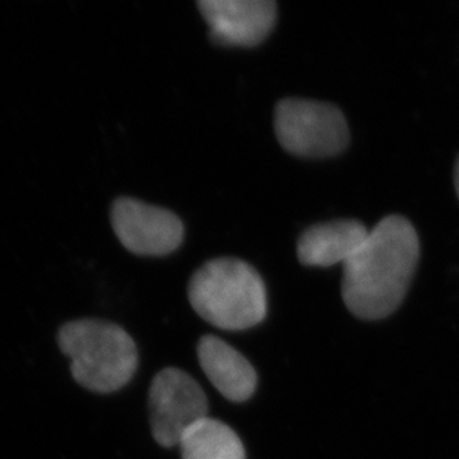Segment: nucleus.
<instances>
[{"label":"nucleus","instance_id":"nucleus-1","mask_svg":"<svg viewBox=\"0 0 459 459\" xmlns=\"http://www.w3.org/2000/svg\"><path fill=\"white\" fill-rule=\"evenodd\" d=\"M420 259V238L408 219H382L343 264L342 298L361 320L391 316L408 293Z\"/></svg>","mask_w":459,"mask_h":459},{"label":"nucleus","instance_id":"nucleus-2","mask_svg":"<svg viewBox=\"0 0 459 459\" xmlns=\"http://www.w3.org/2000/svg\"><path fill=\"white\" fill-rule=\"evenodd\" d=\"M187 295L196 314L217 329H252L268 312L266 287L244 260L212 259L192 275Z\"/></svg>","mask_w":459,"mask_h":459},{"label":"nucleus","instance_id":"nucleus-3","mask_svg":"<svg viewBox=\"0 0 459 459\" xmlns=\"http://www.w3.org/2000/svg\"><path fill=\"white\" fill-rule=\"evenodd\" d=\"M58 345L72 361L79 385L101 394L121 390L139 366L135 342L121 325L108 321H70L58 332Z\"/></svg>","mask_w":459,"mask_h":459},{"label":"nucleus","instance_id":"nucleus-4","mask_svg":"<svg viewBox=\"0 0 459 459\" xmlns=\"http://www.w3.org/2000/svg\"><path fill=\"white\" fill-rule=\"evenodd\" d=\"M275 134L287 152L304 158L338 155L350 142L347 121L336 106L302 99L277 104Z\"/></svg>","mask_w":459,"mask_h":459},{"label":"nucleus","instance_id":"nucleus-5","mask_svg":"<svg viewBox=\"0 0 459 459\" xmlns=\"http://www.w3.org/2000/svg\"><path fill=\"white\" fill-rule=\"evenodd\" d=\"M149 415L156 443L178 446L187 429L208 418L207 395L191 375L180 368H164L151 384Z\"/></svg>","mask_w":459,"mask_h":459},{"label":"nucleus","instance_id":"nucleus-6","mask_svg":"<svg viewBox=\"0 0 459 459\" xmlns=\"http://www.w3.org/2000/svg\"><path fill=\"white\" fill-rule=\"evenodd\" d=\"M110 221L122 246L137 255H169L185 238V226L173 212L134 198L115 201Z\"/></svg>","mask_w":459,"mask_h":459},{"label":"nucleus","instance_id":"nucleus-7","mask_svg":"<svg viewBox=\"0 0 459 459\" xmlns=\"http://www.w3.org/2000/svg\"><path fill=\"white\" fill-rule=\"evenodd\" d=\"M198 8L212 40L226 47L262 44L277 22L273 0H200Z\"/></svg>","mask_w":459,"mask_h":459},{"label":"nucleus","instance_id":"nucleus-8","mask_svg":"<svg viewBox=\"0 0 459 459\" xmlns=\"http://www.w3.org/2000/svg\"><path fill=\"white\" fill-rule=\"evenodd\" d=\"M198 361L208 381L230 402L243 403L255 394L257 373L252 363L221 338L212 334L201 338Z\"/></svg>","mask_w":459,"mask_h":459},{"label":"nucleus","instance_id":"nucleus-9","mask_svg":"<svg viewBox=\"0 0 459 459\" xmlns=\"http://www.w3.org/2000/svg\"><path fill=\"white\" fill-rule=\"evenodd\" d=\"M370 230L359 221L318 223L305 230L298 243V257L307 266L347 264L359 252Z\"/></svg>","mask_w":459,"mask_h":459},{"label":"nucleus","instance_id":"nucleus-10","mask_svg":"<svg viewBox=\"0 0 459 459\" xmlns=\"http://www.w3.org/2000/svg\"><path fill=\"white\" fill-rule=\"evenodd\" d=\"M178 446L183 459H247L238 434L210 416L187 429Z\"/></svg>","mask_w":459,"mask_h":459},{"label":"nucleus","instance_id":"nucleus-11","mask_svg":"<svg viewBox=\"0 0 459 459\" xmlns=\"http://www.w3.org/2000/svg\"><path fill=\"white\" fill-rule=\"evenodd\" d=\"M455 187H456V194H458V198H459V160H458V162H456V167H455Z\"/></svg>","mask_w":459,"mask_h":459}]
</instances>
